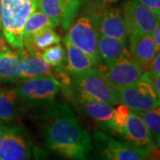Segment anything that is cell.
<instances>
[{"label": "cell", "instance_id": "obj_2", "mask_svg": "<svg viewBox=\"0 0 160 160\" xmlns=\"http://www.w3.org/2000/svg\"><path fill=\"white\" fill-rule=\"evenodd\" d=\"M1 29L9 46L23 48V28L29 15L37 10L36 0H1Z\"/></svg>", "mask_w": 160, "mask_h": 160}, {"label": "cell", "instance_id": "obj_4", "mask_svg": "<svg viewBox=\"0 0 160 160\" xmlns=\"http://www.w3.org/2000/svg\"><path fill=\"white\" fill-rule=\"evenodd\" d=\"M120 102L137 113L160 106V99L155 90L149 71L145 70L139 79L130 86L120 88Z\"/></svg>", "mask_w": 160, "mask_h": 160}, {"label": "cell", "instance_id": "obj_25", "mask_svg": "<svg viewBox=\"0 0 160 160\" xmlns=\"http://www.w3.org/2000/svg\"><path fill=\"white\" fill-rule=\"evenodd\" d=\"M131 109H129L125 104H120L116 109H114L113 116L111 119L105 125L109 130L114 131L116 132L121 133L123 129L126 126V122L128 119V117L130 114Z\"/></svg>", "mask_w": 160, "mask_h": 160}, {"label": "cell", "instance_id": "obj_3", "mask_svg": "<svg viewBox=\"0 0 160 160\" xmlns=\"http://www.w3.org/2000/svg\"><path fill=\"white\" fill-rule=\"evenodd\" d=\"M71 84L78 93V97L108 103L112 106L120 102L118 90L109 84L98 68L71 75Z\"/></svg>", "mask_w": 160, "mask_h": 160}, {"label": "cell", "instance_id": "obj_18", "mask_svg": "<svg viewBox=\"0 0 160 160\" xmlns=\"http://www.w3.org/2000/svg\"><path fill=\"white\" fill-rule=\"evenodd\" d=\"M77 99L84 112L93 121L106 124L111 119L114 112L112 105L89 99L79 97Z\"/></svg>", "mask_w": 160, "mask_h": 160}, {"label": "cell", "instance_id": "obj_14", "mask_svg": "<svg viewBox=\"0 0 160 160\" xmlns=\"http://www.w3.org/2000/svg\"><path fill=\"white\" fill-rule=\"evenodd\" d=\"M22 57L18 51L9 48L5 39L0 42V80L7 82H20Z\"/></svg>", "mask_w": 160, "mask_h": 160}, {"label": "cell", "instance_id": "obj_24", "mask_svg": "<svg viewBox=\"0 0 160 160\" xmlns=\"http://www.w3.org/2000/svg\"><path fill=\"white\" fill-rule=\"evenodd\" d=\"M36 6L38 10L50 19L54 28L61 24L62 6L60 0H36Z\"/></svg>", "mask_w": 160, "mask_h": 160}, {"label": "cell", "instance_id": "obj_20", "mask_svg": "<svg viewBox=\"0 0 160 160\" xmlns=\"http://www.w3.org/2000/svg\"><path fill=\"white\" fill-rule=\"evenodd\" d=\"M61 42V38L54 31L53 28L43 29L35 33L30 38L29 43L24 46H29L34 51H43L49 46L59 44Z\"/></svg>", "mask_w": 160, "mask_h": 160}, {"label": "cell", "instance_id": "obj_32", "mask_svg": "<svg viewBox=\"0 0 160 160\" xmlns=\"http://www.w3.org/2000/svg\"><path fill=\"white\" fill-rule=\"evenodd\" d=\"M1 14H2V3L0 0V29H1Z\"/></svg>", "mask_w": 160, "mask_h": 160}, {"label": "cell", "instance_id": "obj_17", "mask_svg": "<svg viewBox=\"0 0 160 160\" xmlns=\"http://www.w3.org/2000/svg\"><path fill=\"white\" fill-rule=\"evenodd\" d=\"M127 40H122L100 35L98 42V50L100 61L103 63L109 62L123 54L126 49Z\"/></svg>", "mask_w": 160, "mask_h": 160}, {"label": "cell", "instance_id": "obj_13", "mask_svg": "<svg viewBox=\"0 0 160 160\" xmlns=\"http://www.w3.org/2000/svg\"><path fill=\"white\" fill-rule=\"evenodd\" d=\"M22 57L21 75L23 78H29L40 76H53L55 69H52L38 52L34 51L29 46H23L21 51H18Z\"/></svg>", "mask_w": 160, "mask_h": 160}, {"label": "cell", "instance_id": "obj_26", "mask_svg": "<svg viewBox=\"0 0 160 160\" xmlns=\"http://www.w3.org/2000/svg\"><path fill=\"white\" fill-rule=\"evenodd\" d=\"M39 54L49 65L55 68L62 66L66 61V52L60 43L47 47L42 52H39Z\"/></svg>", "mask_w": 160, "mask_h": 160}, {"label": "cell", "instance_id": "obj_11", "mask_svg": "<svg viewBox=\"0 0 160 160\" xmlns=\"http://www.w3.org/2000/svg\"><path fill=\"white\" fill-rule=\"evenodd\" d=\"M30 146L26 138L15 128H6L0 142V160H25L30 158Z\"/></svg>", "mask_w": 160, "mask_h": 160}, {"label": "cell", "instance_id": "obj_21", "mask_svg": "<svg viewBox=\"0 0 160 160\" xmlns=\"http://www.w3.org/2000/svg\"><path fill=\"white\" fill-rule=\"evenodd\" d=\"M17 92L15 89L0 88V119L11 121L17 115Z\"/></svg>", "mask_w": 160, "mask_h": 160}, {"label": "cell", "instance_id": "obj_16", "mask_svg": "<svg viewBox=\"0 0 160 160\" xmlns=\"http://www.w3.org/2000/svg\"><path fill=\"white\" fill-rule=\"evenodd\" d=\"M63 44L66 48V68L70 75L78 74L95 66L91 58L75 46L67 35L63 38Z\"/></svg>", "mask_w": 160, "mask_h": 160}, {"label": "cell", "instance_id": "obj_8", "mask_svg": "<svg viewBox=\"0 0 160 160\" xmlns=\"http://www.w3.org/2000/svg\"><path fill=\"white\" fill-rule=\"evenodd\" d=\"M120 134L129 144L148 155L149 158H160L159 151L149 128L137 112L131 109L126 126Z\"/></svg>", "mask_w": 160, "mask_h": 160}, {"label": "cell", "instance_id": "obj_22", "mask_svg": "<svg viewBox=\"0 0 160 160\" xmlns=\"http://www.w3.org/2000/svg\"><path fill=\"white\" fill-rule=\"evenodd\" d=\"M138 114L148 126L160 154V106Z\"/></svg>", "mask_w": 160, "mask_h": 160}, {"label": "cell", "instance_id": "obj_33", "mask_svg": "<svg viewBox=\"0 0 160 160\" xmlns=\"http://www.w3.org/2000/svg\"><path fill=\"white\" fill-rule=\"evenodd\" d=\"M3 39H4V38H2V36H1V33H0V42H1V41H2Z\"/></svg>", "mask_w": 160, "mask_h": 160}, {"label": "cell", "instance_id": "obj_19", "mask_svg": "<svg viewBox=\"0 0 160 160\" xmlns=\"http://www.w3.org/2000/svg\"><path fill=\"white\" fill-rule=\"evenodd\" d=\"M46 28H53V25L50 19L46 16L44 12L39 10L33 12L28 20L26 21L23 28V45H27L29 43V38L38 31Z\"/></svg>", "mask_w": 160, "mask_h": 160}, {"label": "cell", "instance_id": "obj_15", "mask_svg": "<svg viewBox=\"0 0 160 160\" xmlns=\"http://www.w3.org/2000/svg\"><path fill=\"white\" fill-rule=\"evenodd\" d=\"M128 38L130 41V53L134 61L145 69L149 68V64L157 53L152 35L129 36Z\"/></svg>", "mask_w": 160, "mask_h": 160}, {"label": "cell", "instance_id": "obj_1", "mask_svg": "<svg viewBox=\"0 0 160 160\" xmlns=\"http://www.w3.org/2000/svg\"><path fill=\"white\" fill-rule=\"evenodd\" d=\"M45 129V142L52 151L68 158L86 159L91 140L71 110L66 106L53 110Z\"/></svg>", "mask_w": 160, "mask_h": 160}, {"label": "cell", "instance_id": "obj_23", "mask_svg": "<svg viewBox=\"0 0 160 160\" xmlns=\"http://www.w3.org/2000/svg\"><path fill=\"white\" fill-rule=\"evenodd\" d=\"M85 0H60L62 6L61 24L63 30H68L77 17Z\"/></svg>", "mask_w": 160, "mask_h": 160}, {"label": "cell", "instance_id": "obj_27", "mask_svg": "<svg viewBox=\"0 0 160 160\" xmlns=\"http://www.w3.org/2000/svg\"><path fill=\"white\" fill-rule=\"evenodd\" d=\"M142 6L147 7L160 18V0H137Z\"/></svg>", "mask_w": 160, "mask_h": 160}, {"label": "cell", "instance_id": "obj_31", "mask_svg": "<svg viewBox=\"0 0 160 160\" xmlns=\"http://www.w3.org/2000/svg\"><path fill=\"white\" fill-rule=\"evenodd\" d=\"M6 127H0V142L2 141V139L4 137L5 133H6Z\"/></svg>", "mask_w": 160, "mask_h": 160}, {"label": "cell", "instance_id": "obj_28", "mask_svg": "<svg viewBox=\"0 0 160 160\" xmlns=\"http://www.w3.org/2000/svg\"><path fill=\"white\" fill-rule=\"evenodd\" d=\"M149 73L151 75H160V50L157 52L156 55L149 66Z\"/></svg>", "mask_w": 160, "mask_h": 160}, {"label": "cell", "instance_id": "obj_6", "mask_svg": "<svg viewBox=\"0 0 160 160\" xmlns=\"http://www.w3.org/2000/svg\"><path fill=\"white\" fill-rule=\"evenodd\" d=\"M98 69L117 90L136 82L146 70L134 61L128 50L112 62L99 63Z\"/></svg>", "mask_w": 160, "mask_h": 160}, {"label": "cell", "instance_id": "obj_29", "mask_svg": "<svg viewBox=\"0 0 160 160\" xmlns=\"http://www.w3.org/2000/svg\"><path fill=\"white\" fill-rule=\"evenodd\" d=\"M152 38L154 40L155 46H156V49L157 52L160 50V21L157 24L156 28H155L154 31L152 32Z\"/></svg>", "mask_w": 160, "mask_h": 160}, {"label": "cell", "instance_id": "obj_5", "mask_svg": "<svg viewBox=\"0 0 160 160\" xmlns=\"http://www.w3.org/2000/svg\"><path fill=\"white\" fill-rule=\"evenodd\" d=\"M62 87L53 76H40L23 78L15 88L19 100L29 105L52 103Z\"/></svg>", "mask_w": 160, "mask_h": 160}, {"label": "cell", "instance_id": "obj_30", "mask_svg": "<svg viewBox=\"0 0 160 160\" xmlns=\"http://www.w3.org/2000/svg\"><path fill=\"white\" fill-rule=\"evenodd\" d=\"M150 77H151V80H152V83H153V86H154L156 92H157L158 96L160 99V75L150 74Z\"/></svg>", "mask_w": 160, "mask_h": 160}, {"label": "cell", "instance_id": "obj_9", "mask_svg": "<svg viewBox=\"0 0 160 160\" xmlns=\"http://www.w3.org/2000/svg\"><path fill=\"white\" fill-rule=\"evenodd\" d=\"M127 33L129 36L152 34L160 18L137 0L126 2L123 9Z\"/></svg>", "mask_w": 160, "mask_h": 160}, {"label": "cell", "instance_id": "obj_12", "mask_svg": "<svg viewBox=\"0 0 160 160\" xmlns=\"http://www.w3.org/2000/svg\"><path fill=\"white\" fill-rule=\"evenodd\" d=\"M96 15L100 35L118 39L127 40L128 33L126 21L119 9L109 8Z\"/></svg>", "mask_w": 160, "mask_h": 160}, {"label": "cell", "instance_id": "obj_7", "mask_svg": "<svg viewBox=\"0 0 160 160\" xmlns=\"http://www.w3.org/2000/svg\"><path fill=\"white\" fill-rule=\"evenodd\" d=\"M68 30L67 36L69 40L98 65L100 63L98 50L100 32L97 15L90 14L78 18Z\"/></svg>", "mask_w": 160, "mask_h": 160}, {"label": "cell", "instance_id": "obj_10", "mask_svg": "<svg viewBox=\"0 0 160 160\" xmlns=\"http://www.w3.org/2000/svg\"><path fill=\"white\" fill-rule=\"evenodd\" d=\"M95 141L102 149L105 158L110 160H143L149 157L129 143L118 142L102 132L95 133Z\"/></svg>", "mask_w": 160, "mask_h": 160}]
</instances>
